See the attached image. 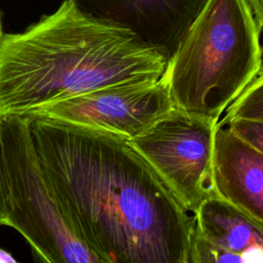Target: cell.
Instances as JSON below:
<instances>
[{
	"label": "cell",
	"mask_w": 263,
	"mask_h": 263,
	"mask_svg": "<svg viewBox=\"0 0 263 263\" xmlns=\"http://www.w3.org/2000/svg\"><path fill=\"white\" fill-rule=\"evenodd\" d=\"M43 178L105 263H190L193 214L117 134L29 118Z\"/></svg>",
	"instance_id": "1"
},
{
	"label": "cell",
	"mask_w": 263,
	"mask_h": 263,
	"mask_svg": "<svg viewBox=\"0 0 263 263\" xmlns=\"http://www.w3.org/2000/svg\"><path fill=\"white\" fill-rule=\"evenodd\" d=\"M167 59L122 28L65 0L0 50V116L28 117L53 103L103 87L159 79Z\"/></svg>",
	"instance_id": "2"
},
{
	"label": "cell",
	"mask_w": 263,
	"mask_h": 263,
	"mask_svg": "<svg viewBox=\"0 0 263 263\" xmlns=\"http://www.w3.org/2000/svg\"><path fill=\"white\" fill-rule=\"evenodd\" d=\"M260 33L246 0H209L163 73L175 107L218 122L263 70Z\"/></svg>",
	"instance_id": "3"
},
{
	"label": "cell",
	"mask_w": 263,
	"mask_h": 263,
	"mask_svg": "<svg viewBox=\"0 0 263 263\" xmlns=\"http://www.w3.org/2000/svg\"><path fill=\"white\" fill-rule=\"evenodd\" d=\"M11 209L7 226L29 243L35 263H105L72 228L47 187L28 117L1 116Z\"/></svg>",
	"instance_id": "4"
},
{
	"label": "cell",
	"mask_w": 263,
	"mask_h": 263,
	"mask_svg": "<svg viewBox=\"0 0 263 263\" xmlns=\"http://www.w3.org/2000/svg\"><path fill=\"white\" fill-rule=\"evenodd\" d=\"M217 121L174 108L130 143L194 214L215 196L212 176Z\"/></svg>",
	"instance_id": "5"
},
{
	"label": "cell",
	"mask_w": 263,
	"mask_h": 263,
	"mask_svg": "<svg viewBox=\"0 0 263 263\" xmlns=\"http://www.w3.org/2000/svg\"><path fill=\"white\" fill-rule=\"evenodd\" d=\"M175 108L164 75L123 82L45 106L28 118L103 129L128 140L141 135Z\"/></svg>",
	"instance_id": "6"
},
{
	"label": "cell",
	"mask_w": 263,
	"mask_h": 263,
	"mask_svg": "<svg viewBox=\"0 0 263 263\" xmlns=\"http://www.w3.org/2000/svg\"><path fill=\"white\" fill-rule=\"evenodd\" d=\"M83 13L129 31L171 60L209 0H72Z\"/></svg>",
	"instance_id": "7"
},
{
	"label": "cell",
	"mask_w": 263,
	"mask_h": 263,
	"mask_svg": "<svg viewBox=\"0 0 263 263\" xmlns=\"http://www.w3.org/2000/svg\"><path fill=\"white\" fill-rule=\"evenodd\" d=\"M190 263H263V223L208 198L193 214Z\"/></svg>",
	"instance_id": "8"
},
{
	"label": "cell",
	"mask_w": 263,
	"mask_h": 263,
	"mask_svg": "<svg viewBox=\"0 0 263 263\" xmlns=\"http://www.w3.org/2000/svg\"><path fill=\"white\" fill-rule=\"evenodd\" d=\"M215 195L263 223V153L217 123L214 133Z\"/></svg>",
	"instance_id": "9"
},
{
	"label": "cell",
	"mask_w": 263,
	"mask_h": 263,
	"mask_svg": "<svg viewBox=\"0 0 263 263\" xmlns=\"http://www.w3.org/2000/svg\"><path fill=\"white\" fill-rule=\"evenodd\" d=\"M237 118L263 121V70L227 108L218 122Z\"/></svg>",
	"instance_id": "10"
},
{
	"label": "cell",
	"mask_w": 263,
	"mask_h": 263,
	"mask_svg": "<svg viewBox=\"0 0 263 263\" xmlns=\"http://www.w3.org/2000/svg\"><path fill=\"white\" fill-rule=\"evenodd\" d=\"M218 123L227 125L236 136L263 153V121L237 118Z\"/></svg>",
	"instance_id": "11"
},
{
	"label": "cell",
	"mask_w": 263,
	"mask_h": 263,
	"mask_svg": "<svg viewBox=\"0 0 263 263\" xmlns=\"http://www.w3.org/2000/svg\"><path fill=\"white\" fill-rule=\"evenodd\" d=\"M11 209L10 182L4 156L2 142V117L0 116V226H7V219Z\"/></svg>",
	"instance_id": "12"
},
{
	"label": "cell",
	"mask_w": 263,
	"mask_h": 263,
	"mask_svg": "<svg viewBox=\"0 0 263 263\" xmlns=\"http://www.w3.org/2000/svg\"><path fill=\"white\" fill-rule=\"evenodd\" d=\"M260 31H263V0H246Z\"/></svg>",
	"instance_id": "13"
},
{
	"label": "cell",
	"mask_w": 263,
	"mask_h": 263,
	"mask_svg": "<svg viewBox=\"0 0 263 263\" xmlns=\"http://www.w3.org/2000/svg\"><path fill=\"white\" fill-rule=\"evenodd\" d=\"M0 263H18L13 257L12 255L3 250V249H0Z\"/></svg>",
	"instance_id": "14"
},
{
	"label": "cell",
	"mask_w": 263,
	"mask_h": 263,
	"mask_svg": "<svg viewBox=\"0 0 263 263\" xmlns=\"http://www.w3.org/2000/svg\"><path fill=\"white\" fill-rule=\"evenodd\" d=\"M4 33H3V30H2V23H1V13H0V50H1V46H2V43H3V38H4Z\"/></svg>",
	"instance_id": "15"
}]
</instances>
